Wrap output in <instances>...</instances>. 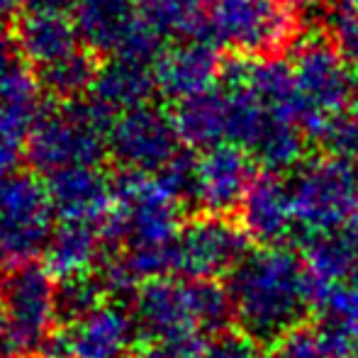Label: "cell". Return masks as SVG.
<instances>
[{
    "mask_svg": "<svg viewBox=\"0 0 358 358\" xmlns=\"http://www.w3.org/2000/svg\"><path fill=\"white\" fill-rule=\"evenodd\" d=\"M317 310L324 315V324H331L336 329L351 331L358 327V266L339 280L324 300L317 305Z\"/></svg>",
    "mask_w": 358,
    "mask_h": 358,
    "instance_id": "29",
    "label": "cell"
},
{
    "mask_svg": "<svg viewBox=\"0 0 358 358\" xmlns=\"http://www.w3.org/2000/svg\"><path fill=\"white\" fill-rule=\"evenodd\" d=\"M227 290L234 320L261 344H273L300 327L312 307L305 261L280 244L249 251L229 273Z\"/></svg>",
    "mask_w": 358,
    "mask_h": 358,
    "instance_id": "1",
    "label": "cell"
},
{
    "mask_svg": "<svg viewBox=\"0 0 358 358\" xmlns=\"http://www.w3.org/2000/svg\"><path fill=\"white\" fill-rule=\"evenodd\" d=\"M339 5V10H346V13H358V0H334Z\"/></svg>",
    "mask_w": 358,
    "mask_h": 358,
    "instance_id": "38",
    "label": "cell"
},
{
    "mask_svg": "<svg viewBox=\"0 0 358 358\" xmlns=\"http://www.w3.org/2000/svg\"><path fill=\"white\" fill-rule=\"evenodd\" d=\"M290 193L305 236L341 231L358 215V164L329 154L307 159L292 176Z\"/></svg>",
    "mask_w": 358,
    "mask_h": 358,
    "instance_id": "5",
    "label": "cell"
},
{
    "mask_svg": "<svg viewBox=\"0 0 358 358\" xmlns=\"http://www.w3.org/2000/svg\"><path fill=\"white\" fill-rule=\"evenodd\" d=\"M132 320L137 336L149 344L183 336H203L190 310L185 280L154 278L139 285L132 297Z\"/></svg>",
    "mask_w": 358,
    "mask_h": 358,
    "instance_id": "12",
    "label": "cell"
},
{
    "mask_svg": "<svg viewBox=\"0 0 358 358\" xmlns=\"http://www.w3.org/2000/svg\"><path fill=\"white\" fill-rule=\"evenodd\" d=\"M249 236L239 222L200 215L180 227L173 241V273L185 280H217L229 275L249 254Z\"/></svg>",
    "mask_w": 358,
    "mask_h": 358,
    "instance_id": "8",
    "label": "cell"
},
{
    "mask_svg": "<svg viewBox=\"0 0 358 358\" xmlns=\"http://www.w3.org/2000/svg\"><path fill=\"white\" fill-rule=\"evenodd\" d=\"M224 59L210 39H183L164 49L154 66L156 90L169 100H188L222 83Z\"/></svg>",
    "mask_w": 358,
    "mask_h": 358,
    "instance_id": "13",
    "label": "cell"
},
{
    "mask_svg": "<svg viewBox=\"0 0 358 358\" xmlns=\"http://www.w3.org/2000/svg\"><path fill=\"white\" fill-rule=\"evenodd\" d=\"M17 161H20V146L0 142V188H3L5 180L15 173Z\"/></svg>",
    "mask_w": 358,
    "mask_h": 358,
    "instance_id": "35",
    "label": "cell"
},
{
    "mask_svg": "<svg viewBox=\"0 0 358 358\" xmlns=\"http://www.w3.org/2000/svg\"><path fill=\"white\" fill-rule=\"evenodd\" d=\"M256 161L236 144H220L198 156L193 203L205 215L229 217L241 208L256 173Z\"/></svg>",
    "mask_w": 358,
    "mask_h": 358,
    "instance_id": "11",
    "label": "cell"
},
{
    "mask_svg": "<svg viewBox=\"0 0 358 358\" xmlns=\"http://www.w3.org/2000/svg\"><path fill=\"white\" fill-rule=\"evenodd\" d=\"M295 29L287 0H213L205 17V39L239 57H268Z\"/></svg>",
    "mask_w": 358,
    "mask_h": 358,
    "instance_id": "6",
    "label": "cell"
},
{
    "mask_svg": "<svg viewBox=\"0 0 358 358\" xmlns=\"http://www.w3.org/2000/svg\"><path fill=\"white\" fill-rule=\"evenodd\" d=\"M54 231V217H20L0 213V268H15L44 254Z\"/></svg>",
    "mask_w": 358,
    "mask_h": 358,
    "instance_id": "24",
    "label": "cell"
},
{
    "mask_svg": "<svg viewBox=\"0 0 358 358\" xmlns=\"http://www.w3.org/2000/svg\"><path fill=\"white\" fill-rule=\"evenodd\" d=\"M183 200L166 188L159 176L122 171L115 178V210L98 227L105 251L127 244V249H166L180 231Z\"/></svg>",
    "mask_w": 358,
    "mask_h": 358,
    "instance_id": "3",
    "label": "cell"
},
{
    "mask_svg": "<svg viewBox=\"0 0 358 358\" xmlns=\"http://www.w3.org/2000/svg\"><path fill=\"white\" fill-rule=\"evenodd\" d=\"M0 324H3V300H0Z\"/></svg>",
    "mask_w": 358,
    "mask_h": 358,
    "instance_id": "41",
    "label": "cell"
},
{
    "mask_svg": "<svg viewBox=\"0 0 358 358\" xmlns=\"http://www.w3.org/2000/svg\"><path fill=\"white\" fill-rule=\"evenodd\" d=\"M331 42L349 62V66L358 69V13H336V17L331 20Z\"/></svg>",
    "mask_w": 358,
    "mask_h": 358,
    "instance_id": "32",
    "label": "cell"
},
{
    "mask_svg": "<svg viewBox=\"0 0 358 358\" xmlns=\"http://www.w3.org/2000/svg\"><path fill=\"white\" fill-rule=\"evenodd\" d=\"M137 17L164 39H205L203 0H137Z\"/></svg>",
    "mask_w": 358,
    "mask_h": 358,
    "instance_id": "23",
    "label": "cell"
},
{
    "mask_svg": "<svg viewBox=\"0 0 358 358\" xmlns=\"http://www.w3.org/2000/svg\"><path fill=\"white\" fill-rule=\"evenodd\" d=\"M307 142L310 139L295 120L271 113L261 132L256 134L254 144L249 146V154L264 171L283 176L292 169L297 171L305 164Z\"/></svg>",
    "mask_w": 358,
    "mask_h": 358,
    "instance_id": "21",
    "label": "cell"
},
{
    "mask_svg": "<svg viewBox=\"0 0 358 358\" xmlns=\"http://www.w3.org/2000/svg\"><path fill=\"white\" fill-rule=\"evenodd\" d=\"M134 17L137 0H73V20L90 52H113Z\"/></svg>",
    "mask_w": 358,
    "mask_h": 358,
    "instance_id": "22",
    "label": "cell"
},
{
    "mask_svg": "<svg viewBox=\"0 0 358 358\" xmlns=\"http://www.w3.org/2000/svg\"><path fill=\"white\" fill-rule=\"evenodd\" d=\"M154 93H159L154 69L122 62V59H110L100 64L88 98L113 117H120L129 110L149 105Z\"/></svg>",
    "mask_w": 358,
    "mask_h": 358,
    "instance_id": "18",
    "label": "cell"
},
{
    "mask_svg": "<svg viewBox=\"0 0 358 358\" xmlns=\"http://www.w3.org/2000/svg\"><path fill=\"white\" fill-rule=\"evenodd\" d=\"M71 339L73 358H117L124 356L137 336L132 312L120 305H103L76 324L64 327Z\"/></svg>",
    "mask_w": 358,
    "mask_h": 358,
    "instance_id": "17",
    "label": "cell"
},
{
    "mask_svg": "<svg viewBox=\"0 0 358 358\" xmlns=\"http://www.w3.org/2000/svg\"><path fill=\"white\" fill-rule=\"evenodd\" d=\"M103 254L105 244L98 227L62 222L49 236L42 264L52 271L54 278H69L90 271L93 264H100Z\"/></svg>",
    "mask_w": 358,
    "mask_h": 358,
    "instance_id": "20",
    "label": "cell"
},
{
    "mask_svg": "<svg viewBox=\"0 0 358 358\" xmlns=\"http://www.w3.org/2000/svg\"><path fill=\"white\" fill-rule=\"evenodd\" d=\"M17 54L37 71L78 52V24L73 20V0H24L13 29Z\"/></svg>",
    "mask_w": 358,
    "mask_h": 358,
    "instance_id": "10",
    "label": "cell"
},
{
    "mask_svg": "<svg viewBox=\"0 0 358 358\" xmlns=\"http://www.w3.org/2000/svg\"><path fill=\"white\" fill-rule=\"evenodd\" d=\"M239 224L261 246H278L297 227L290 183L280 173L261 171L239 208Z\"/></svg>",
    "mask_w": 358,
    "mask_h": 358,
    "instance_id": "15",
    "label": "cell"
},
{
    "mask_svg": "<svg viewBox=\"0 0 358 358\" xmlns=\"http://www.w3.org/2000/svg\"><path fill=\"white\" fill-rule=\"evenodd\" d=\"M290 3L292 5H305L307 8V5H315V3H320V0H290Z\"/></svg>",
    "mask_w": 358,
    "mask_h": 358,
    "instance_id": "40",
    "label": "cell"
},
{
    "mask_svg": "<svg viewBox=\"0 0 358 358\" xmlns=\"http://www.w3.org/2000/svg\"><path fill=\"white\" fill-rule=\"evenodd\" d=\"M173 122L183 146L195 151H208L213 146L227 144V93L222 85L208 93L193 95L176 103Z\"/></svg>",
    "mask_w": 358,
    "mask_h": 358,
    "instance_id": "19",
    "label": "cell"
},
{
    "mask_svg": "<svg viewBox=\"0 0 358 358\" xmlns=\"http://www.w3.org/2000/svg\"><path fill=\"white\" fill-rule=\"evenodd\" d=\"M117 358H139V356H132V354H124V356H117Z\"/></svg>",
    "mask_w": 358,
    "mask_h": 358,
    "instance_id": "42",
    "label": "cell"
},
{
    "mask_svg": "<svg viewBox=\"0 0 358 358\" xmlns=\"http://www.w3.org/2000/svg\"><path fill=\"white\" fill-rule=\"evenodd\" d=\"M183 149L173 113L142 105L120 115L108 132V156L122 171L156 176Z\"/></svg>",
    "mask_w": 358,
    "mask_h": 358,
    "instance_id": "9",
    "label": "cell"
},
{
    "mask_svg": "<svg viewBox=\"0 0 358 358\" xmlns=\"http://www.w3.org/2000/svg\"><path fill=\"white\" fill-rule=\"evenodd\" d=\"M185 287L200 334L213 336L217 331L229 329V322L234 320V305L227 285L217 280H185Z\"/></svg>",
    "mask_w": 358,
    "mask_h": 358,
    "instance_id": "27",
    "label": "cell"
},
{
    "mask_svg": "<svg viewBox=\"0 0 358 358\" xmlns=\"http://www.w3.org/2000/svg\"><path fill=\"white\" fill-rule=\"evenodd\" d=\"M98 69L100 64L95 59V54L88 52V49H78V52L69 54L62 62L37 71V76L44 93L57 95V98H62L66 103V100H78L90 93Z\"/></svg>",
    "mask_w": 358,
    "mask_h": 358,
    "instance_id": "25",
    "label": "cell"
},
{
    "mask_svg": "<svg viewBox=\"0 0 358 358\" xmlns=\"http://www.w3.org/2000/svg\"><path fill=\"white\" fill-rule=\"evenodd\" d=\"M349 339H351V358H358V327L349 331Z\"/></svg>",
    "mask_w": 358,
    "mask_h": 358,
    "instance_id": "39",
    "label": "cell"
},
{
    "mask_svg": "<svg viewBox=\"0 0 358 358\" xmlns=\"http://www.w3.org/2000/svg\"><path fill=\"white\" fill-rule=\"evenodd\" d=\"M317 144L329 156L346 161H358V105H349L327 122Z\"/></svg>",
    "mask_w": 358,
    "mask_h": 358,
    "instance_id": "30",
    "label": "cell"
},
{
    "mask_svg": "<svg viewBox=\"0 0 358 358\" xmlns=\"http://www.w3.org/2000/svg\"><path fill=\"white\" fill-rule=\"evenodd\" d=\"M261 346L264 344L244 329H224L205 341L203 358H266L268 351Z\"/></svg>",
    "mask_w": 358,
    "mask_h": 358,
    "instance_id": "31",
    "label": "cell"
},
{
    "mask_svg": "<svg viewBox=\"0 0 358 358\" xmlns=\"http://www.w3.org/2000/svg\"><path fill=\"white\" fill-rule=\"evenodd\" d=\"M105 285L98 271L69 275L57 280V322L62 327L76 324L105 305Z\"/></svg>",
    "mask_w": 358,
    "mask_h": 358,
    "instance_id": "26",
    "label": "cell"
},
{
    "mask_svg": "<svg viewBox=\"0 0 358 358\" xmlns=\"http://www.w3.org/2000/svg\"><path fill=\"white\" fill-rule=\"evenodd\" d=\"M164 49L166 39L139 17H134L127 24V29L120 34V39L115 42L110 54H113V59H122V62L154 69L156 62L161 59V54H164Z\"/></svg>",
    "mask_w": 358,
    "mask_h": 358,
    "instance_id": "28",
    "label": "cell"
},
{
    "mask_svg": "<svg viewBox=\"0 0 358 358\" xmlns=\"http://www.w3.org/2000/svg\"><path fill=\"white\" fill-rule=\"evenodd\" d=\"M22 5H24V0H0V24L13 17V15L22 13Z\"/></svg>",
    "mask_w": 358,
    "mask_h": 358,
    "instance_id": "36",
    "label": "cell"
},
{
    "mask_svg": "<svg viewBox=\"0 0 358 358\" xmlns=\"http://www.w3.org/2000/svg\"><path fill=\"white\" fill-rule=\"evenodd\" d=\"M54 217L100 227L115 210V178L100 166H73L47 178Z\"/></svg>",
    "mask_w": 358,
    "mask_h": 358,
    "instance_id": "14",
    "label": "cell"
},
{
    "mask_svg": "<svg viewBox=\"0 0 358 358\" xmlns=\"http://www.w3.org/2000/svg\"><path fill=\"white\" fill-rule=\"evenodd\" d=\"M205 341L203 336H183V339H169L149 344L139 358H203Z\"/></svg>",
    "mask_w": 358,
    "mask_h": 358,
    "instance_id": "33",
    "label": "cell"
},
{
    "mask_svg": "<svg viewBox=\"0 0 358 358\" xmlns=\"http://www.w3.org/2000/svg\"><path fill=\"white\" fill-rule=\"evenodd\" d=\"M42 90L39 76L22 59L0 76V142L22 149L44 113Z\"/></svg>",
    "mask_w": 358,
    "mask_h": 358,
    "instance_id": "16",
    "label": "cell"
},
{
    "mask_svg": "<svg viewBox=\"0 0 358 358\" xmlns=\"http://www.w3.org/2000/svg\"><path fill=\"white\" fill-rule=\"evenodd\" d=\"M297 88V124L310 142H317L334 115L349 108L356 78L336 44L327 37H307L290 57Z\"/></svg>",
    "mask_w": 358,
    "mask_h": 358,
    "instance_id": "4",
    "label": "cell"
},
{
    "mask_svg": "<svg viewBox=\"0 0 358 358\" xmlns=\"http://www.w3.org/2000/svg\"><path fill=\"white\" fill-rule=\"evenodd\" d=\"M3 329L20 356L42 351L57 324V278L44 264L8 268L0 278Z\"/></svg>",
    "mask_w": 358,
    "mask_h": 358,
    "instance_id": "7",
    "label": "cell"
},
{
    "mask_svg": "<svg viewBox=\"0 0 358 358\" xmlns=\"http://www.w3.org/2000/svg\"><path fill=\"white\" fill-rule=\"evenodd\" d=\"M341 231H344V236L349 239L351 249H354V254H356V259H358V215H356L354 220H351L349 224H346Z\"/></svg>",
    "mask_w": 358,
    "mask_h": 358,
    "instance_id": "37",
    "label": "cell"
},
{
    "mask_svg": "<svg viewBox=\"0 0 358 358\" xmlns=\"http://www.w3.org/2000/svg\"><path fill=\"white\" fill-rule=\"evenodd\" d=\"M20 59L17 54V44H15V37L8 32V29L0 27V76L8 71L15 62Z\"/></svg>",
    "mask_w": 358,
    "mask_h": 358,
    "instance_id": "34",
    "label": "cell"
},
{
    "mask_svg": "<svg viewBox=\"0 0 358 358\" xmlns=\"http://www.w3.org/2000/svg\"><path fill=\"white\" fill-rule=\"evenodd\" d=\"M115 120L88 95L44 108L22 146L32 173L49 178L73 166H100L108 156V132Z\"/></svg>",
    "mask_w": 358,
    "mask_h": 358,
    "instance_id": "2",
    "label": "cell"
}]
</instances>
